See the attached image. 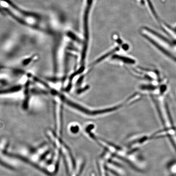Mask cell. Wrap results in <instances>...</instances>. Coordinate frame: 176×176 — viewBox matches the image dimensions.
Wrapping results in <instances>:
<instances>
[{
	"label": "cell",
	"mask_w": 176,
	"mask_h": 176,
	"mask_svg": "<svg viewBox=\"0 0 176 176\" xmlns=\"http://www.w3.org/2000/svg\"><path fill=\"white\" fill-rule=\"evenodd\" d=\"M95 131V126L92 123H88L84 127V131L86 134L92 140L96 141L97 138L95 134H94Z\"/></svg>",
	"instance_id": "obj_1"
},
{
	"label": "cell",
	"mask_w": 176,
	"mask_h": 176,
	"mask_svg": "<svg viewBox=\"0 0 176 176\" xmlns=\"http://www.w3.org/2000/svg\"><path fill=\"white\" fill-rule=\"evenodd\" d=\"M113 58L115 59H118V60H121L123 62L128 64H134L135 63L134 60H132L131 58H128L123 57V56H115L113 57Z\"/></svg>",
	"instance_id": "obj_2"
},
{
	"label": "cell",
	"mask_w": 176,
	"mask_h": 176,
	"mask_svg": "<svg viewBox=\"0 0 176 176\" xmlns=\"http://www.w3.org/2000/svg\"><path fill=\"white\" fill-rule=\"evenodd\" d=\"M81 129V127L77 123H74L73 126H72V127H71V132H73V133H75V134H77L79 133Z\"/></svg>",
	"instance_id": "obj_3"
},
{
	"label": "cell",
	"mask_w": 176,
	"mask_h": 176,
	"mask_svg": "<svg viewBox=\"0 0 176 176\" xmlns=\"http://www.w3.org/2000/svg\"><path fill=\"white\" fill-rule=\"evenodd\" d=\"M162 1H165V0H162Z\"/></svg>",
	"instance_id": "obj_4"
}]
</instances>
